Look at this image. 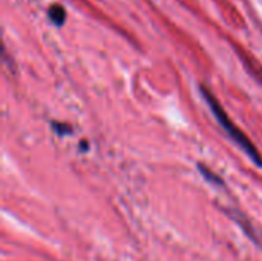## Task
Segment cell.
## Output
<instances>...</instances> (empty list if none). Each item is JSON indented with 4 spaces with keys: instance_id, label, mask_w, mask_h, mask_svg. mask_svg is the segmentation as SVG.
I'll return each instance as SVG.
<instances>
[{
    "instance_id": "6da1fadb",
    "label": "cell",
    "mask_w": 262,
    "mask_h": 261,
    "mask_svg": "<svg viewBox=\"0 0 262 261\" xmlns=\"http://www.w3.org/2000/svg\"><path fill=\"white\" fill-rule=\"evenodd\" d=\"M200 91L207 103V106L210 108L213 117L216 118V122L220 123V126L227 132V135L252 158V162L258 166H262V155L261 152L258 151V148L252 143V140L229 118L226 109L223 108V105L220 103V100L215 97V94L206 86V85H200Z\"/></svg>"
},
{
    "instance_id": "7a4b0ae2",
    "label": "cell",
    "mask_w": 262,
    "mask_h": 261,
    "mask_svg": "<svg viewBox=\"0 0 262 261\" xmlns=\"http://www.w3.org/2000/svg\"><path fill=\"white\" fill-rule=\"evenodd\" d=\"M48 17H49V20H51L55 26H61V25L66 22V11H64V8H63L61 5L54 3V5H51L49 9H48Z\"/></svg>"
},
{
    "instance_id": "3957f363",
    "label": "cell",
    "mask_w": 262,
    "mask_h": 261,
    "mask_svg": "<svg viewBox=\"0 0 262 261\" xmlns=\"http://www.w3.org/2000/svg\"><path fill=\"white\" fill-rule=\"evenodd\" d=\"M198 171L201 172V175H203L207 182H210V183H213V185H218V186H223V185H224L223 178H221L220 175H216V174H215L210 168H207L206 165L198 163Z\"/></svg>"
},
{
    "instance_id": "277c9868",
    "label": "cell",
    "mask_w": 262,
    "mask_h": 261,
    "mask_svg": "<svg viewBox=\"0 0 262 261\" xmlns=\"http://www.w3.org/2000/svg\"><path fill=\"white\" fill-rule=\"evenodd\" d=\"M51 126H52V131L58 135V137H64V135H69L72 134V126H69L68 123H61V122H51Z\"/></svg>"
},
{
    "instance_id": "5b68a950",
    "label": "cell",
    "mask_w": 262,
    "mask_h": 261,
    "mask_svg": "<svg viewBox=\"0 0 262 261\" xmlns=\"http://www.w3.org/2000/svg\"><path fill=\"white\" fill-rule=\"evenodd\" d=\"M80 148H81V151H88V148H89L88 142H81V143H80Z\"/></svg>"
}]
</instances>
